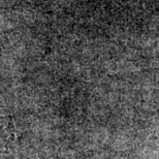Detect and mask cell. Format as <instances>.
<instances>
[{"mask_svg":"<svg viewBox=\"0 0 159 159\" xmlns=\"http://www.w3.org/2000/svg\"><path fill=\"white\" fill-rule=\"evenodd\" d=\"M11 134V124H8V119L0 117V150L6 148Z\"/></svg>","mask_w":159,"mask_h":159,"instance_id":"1","label":"cell"}]
</instances>
